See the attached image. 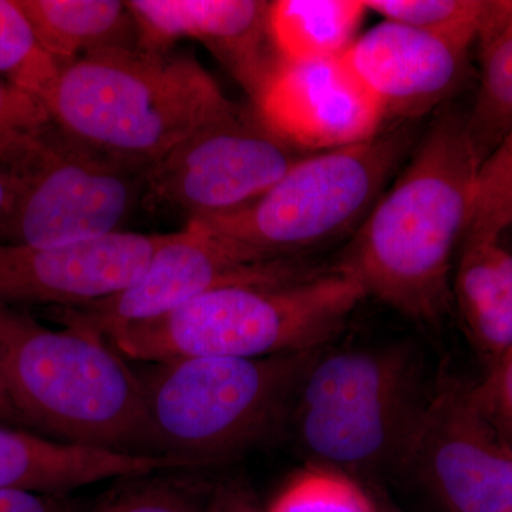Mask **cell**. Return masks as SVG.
I'll return each instance as SVG.
<instances>
[{
    "instance_id": "6da1fadb",
    "label": "cell",
    "mask_w": 512,
    "mask_h": 512,
    "mask_svg": "<svg viewBox=\"0 0 512 512\" xmlns=\"http://www.w3.org/2000/svg\"><path fill=\"white\" fill-rule=\"evenodd\" d=\"M478 168L467 120L447 114L356 229L338 265L367 296L416 322H439L453 299V254L466 234Z\"/></svg>"
},
{
    "instance_id": "7a4b0ae2",
    "label": "cell",
    "mask_w": 512,
    "mask_h": 512,
    "mask_svg": "<svg viewBox=\"0 0 512 512\" xmlns=\"http://www.w3.org/2000/svg\"><path fill=\"white\" fill-rule=\"evenodd\" d=\"M42 103L64 136L143 170L241 110L194 56L141 46L99 50L60 67Z\"/></svg>"
},
{
    "instance_id": "3957f363",
    "label": "cell",
    "mask_w": 512,
    "mask_h": 512,
    "mask_svg": "<svg viewBox=\"0 0 512 512\" xmlns=\"http://www.w3.org/2000/svg\"><path fill=\"white\" fill-rule=\"evenodd\" d=\"M0 365L25 426L69 443L154 456L143 383L103 336L49 328L0 303Z\"/></svg>"
},
{
    "instance_id": "277c9868",
    "label": "cell",
    "mask_w": 512,
    "mask_h": 512,
    "mask_svg": "<svg viewBox=\"0 0 512 512\" xmlns=\"http://www.w3.org/2000/svg\"><path fill=\"white\" fill-rule=\"evenodd\" d=\"M367 293L342 266L276 282L222 286L163 318L107 336L127 359H258L326 348Z\"/></svg>"
},
{
    "instance_id": "5b68a950",
    "label": "cell",
    "mask_w": 512,
    "mask_h": 512,
    "mask_svg": "<svg viewBox=\"0 0 512 512\" xmlns=\"http://www.w3.org/2000/svg\"><path fill=\"white\" fill-rule=\"evenodd\" d=\"M431 384L421 349L407 340L326 346L302 376L288 419L312 464L352 477L394 470Z\"/></svg>"
},
{
    "instance_id": "8992f818",
    "label": "cell",
    "mask_w": 512,
    "mask_h": 512,
    "mask_svg": "<svg viewBox=\"0 0 512 512\" xmlns=\"http://www.w3.org/2000/svg\"><path fill=\"white\" fill-rule=\"evenodd\" d=\"M319 350L156 363L140 376L151 450L183 467L215 463L254 446L288 419L299 382Z\"/></svg>"
},
{
    "instance_id": "52a82bcc",
    "label": "cell",
    "mask_w": 512,
    "mask_h": 512,
    "mask_svg": "<svg viewBox=\"0 0 512 512\" xmlns=\"http://www.w3.org/2000/svg\"><path fill=\"white\" fill-rule=\"evenodd\" d=\"M412 146L409 131H386L355 146L309 154L262 197L200 222L265 259H288L365 221Z\"/></svg>"
},
{
    "instance_id": "ba28073f",
    "label": "cell",
    "mask_w": 512,
    "mask_h": 512,
    "mask_svg": "<svg viewBox=\"0 0 512 512\" xmlns=\"http://www.w3.org/2000/svg\"><path fill=\"white\" fill-rule=\"evenodd\" d=\"M148 170L82 146L53 124L25 173L0 244L55 247L107 237L144 201Z\"/></svg>"
},
{
    "instance_id": "9c48e42d",
    "label": "cell",
    "mask_w": 512,
    "mask_h": 512,
    "mask_svg": "<svg viewBox=\"0 0 512 512\" xmlns=\"http://www.w3.org/2000/svg\"><path fill=\"white\" fill-rule=\"evenodd\" d=\"M394 470L447 512H512V446L456 377L431 384Z\"/></svg>"
},
{
    "instance_id": "30bf717a",
    "label": "cell",
    "mask_w": 512,
    "mask_h": 512,
    "mask_svg": "<svg viewBox=\"0 0 512 512\" xmlns=\"http://www.w3.org/2000/svg\"><path fill=\"white\" fill-rule=\"evenodd\" d=\"M306 156L255 111L241 109L202 127L151 167L143 202L188 222L224 217L258 200Z\"/></svg>"
},
{
    "instance_id": "8fae6325",
    "label": "cell",
    "mask_w": 512,
    "mask_h": 512,
    "mask_svg": "<svg viewBox=\"0 0 512 512\" xmlns=\"http://www.w3.org/2000/svg\"><path fill=\"white\" fill-rule=\"evenodd\" d=\"M313 269L293 258L265 261L200 222L170 232L150 264L117 295L80 308H47V318L62 326L92 330L107 338L177 311L198 296L237 284L298 278Z\"/></svg>"
},
{
    "instance_id": "7c38bea8",
    "label": "cell",
    "mask_w": 512,
    "mask_h": 512,
    "mask_svg": "<svg viewBox=\"0 0 512 512\" xmlns=\"http://www.w3.org/2000/svg\"><path fill=\"white\" fill-rule=\"evenodd\" d=\"M168 235L121 231L55 247L0 244V303L47 309L104 301L143 274Z\"/></svg>"
},
{
    "instance_id": "4fadbf2b",
    "label": "cell",
    "mask_w": 512,
    "mask_h": 512,
    "mask_svg": "<svg viewBox=\"0 0 512 512\" xmlns=\"http://www.w3.org/2000/svg\"><path fill=\"white\" fill-rule=\"evenodd\" d=\"M252 100L272 133L309 154L370 140L386 120L382 104L343 56L279 62Z\"/></svg>"
},
{
    "instance_id": "5bb4252c",
    "label": "cell",
    "mask_w": 512,
    "mask_h": 512,
    "mask_svg": "<svg viewBox=\"0 0 512 512\" xmlns=\"http://www.w3.org/2000/svg\"><path fill=\"white\" fill-rule=\"evenodd\" d=\"M140 46L167 52L175 40H198L247 90L251 99L281 62L269 36L271 2L264 0H131Z\"/></svg>"
},
{
    "instance_id": "9a60e30c",
    "label": "cell",
    "mask_w": 512,
    "mask_h": 512,
    "mask_svg": "<svg viewBox=\"0 0 512 512\" xmlns=\"http://www.w3.org/2000/svg\"><path fill=\"white\" fill-rule=\"evenodd\" d=\"M468 50L402 23L383 20L357 36L343 59L384 114L416 119L456 92Z\"/></svg>"
},
{
    "instance_id": "2e32d148",
    "label": "cell",
    "mask_w": 512,
    "mask_h": 512,
    "mask_svg": "<svg viewBox=\"0 0 512 512\" xmlns=\"http://www.w3.org/2000/svg\"><path fill=\"white\" fill-rule=\"evenodd\" d=\"M178 467L150 454L119 453L0 427V490L66 495L111 478L146 477Z\"/></svg>"
},
{
    "instance_id": "e0dca14e",
    "label": "cell",
    "mask_w": 512,
    "mask_h": 512,
    "mask_svg": "<svg viewBox=\"0 0 512 512\" xmlns=\"http://www.w3.org/2000/svg\"><path fill=\"white\" fill-rule=\"evenodd\" d=\"M468 338L494 365L512 352V251L500 241L463 247L453 286Z\"/></svg>"
},
{
    "instance_id": "ac0fdd59",
    "label": "cell",
    "mask_w": 512,
    "mask_h": 512,
    "mask_svg": "<svg viewBox=\"0 0 512 512\" xmlns=\"http://www.w3.org/2000/svg\"><path fill=\"white\" fill-rule=\"evenodd\" d=\"M59 66L99 50L140 46L133 13L120 0H16Z\"/></svg>"
},
{
    "instance_id": "d6986e66",
    "label": "cell",
    "mask_w": 512,
    "mask_h": 512,
    "mask_svg": "<svg viewBox=\"0 0 512 512\" xmlns=\"http://www.w3.org/2000/svg\"><path fill=\"white\" fill-rule=\"evenodd\" d=\"M369 12L365 0H276L269 36L281 62L335 59L348 52Z\"/></svg>"
},
{
    "instance_id": "ffe728a7",
    "label": "cell",
    "mask_w": 512,
    "mask_h": 512,
    "mask_svg": "<svg viewBox=\"0 0 512 512\" xmlns=\"http://www.w3.org/2000/svg\"><path fill=\"white\" fill-rule=\"evenodd\" d=\"M476 42L481 82L467 130L481 165L512 127V0H487Z\"/></svg>"
},
{
    "instance_id": "44dd1931",
    "label": "cell",
    "mask_w": 512,
    "mask_h": 512,
    "mask_svg": "<svg viewBox=\"0 0 512 512\" xmlns=\"http://www.w3.org/2000/svg\"><path fill=\"white\" fill-rule=\"evenodd\" d=\"M16 0H0V79L40 101L59 74Z\"/></svg>"
},
{
    "instance_id": "7402d4cb",
    "label": "cell",
    "mask_w": 512,
    "mask_h": 512,
    "mask_svg": "<svg viewBox=\"0 0 512 512\" xmlns=\"http://www.w3.org/2000/svg\"><path fill=\"white\" fill-rule=\"evenodd\" d=\"M369 12L470 50L477 40L484 0H365Z\"/></svg>"
},
{
    "instance_id": "603a6c76",
    "label": "cell",
    "mask_w": 512,
    "mask_h": 512,
    "mask_svg": "<svg viewBox=\"0 0 512 512\" xmlns=\"http://www.w3.org/2000/svg\"><path fill=\"white\" fill-rule=\"evenodd\" d=\"M512 227V127L478 168L463 247L500 241Z\"/></svg>"
},
{
    "instance_id": "cb8c5ba5",
    "label": "cell",
    "mask_w": 512,
    "mask_h": 512,
    "mask_svg": "<svg viewBox=\"0 0 512 512\" xmlns=\"http://www.w3.org/2000/svg\"><path fill=\"white\" fill-rule=\"evenodd\" d=\"M266 512H376V500L355 477L311 464L279 491Z\"/></svg>"
},
{
    "instance_id": "d4e9b609",
    "label": "cell",
    "mask_w": 512,
    "mask_h": 512,
    "mask_svg": "<svg viewBox=\"0 0 512 512\" xmlns=\"http://www.w3.org/2000/svg\"><path fill=\"white\" fill-rule=\"evenodd\" d=\"M52 128L42 101L0 79V164L25 173L42 153Z\"/></svg>"
},
{
    "instance_id": "484cf974",
    "label": "cell",
    "mask_w": 512,
    "mask_h": 512,
    "mask_svg": "<svg viewBox=\"0 0 512 512\" xmlns=\"http://www.w3.org/2000/svg\"><path fill=\"white\" fill-rule=\"evenodd\" d=\"M205 504L180 485L153 480L136 483L83 512H204Z\"/></svg>"
},
{
    "instance_id": "4316f807",
    "label": "cell",
    "mask_w": 512,
    "mask_h": 512,
    "mask_svg": "<svg viewBox=\"0 0 512 512\" xmlns=\"http://www.w3.org/2000/svg\"><path fill=\"white\" fill-rule=\"evenodd\" d=\"M474 393L485 414L512 446V352L490 366Z\"/></svg>"
},
{
    "instance_id": "83f0119b",
    "label": "cell",
    "mask_w": 512,
    "mask_h": 512,
    "mask_svg": "<svg viewBox=\"0 0 512 512\" xmlns=\"http://www.w3.org/2000/svg\"><path fill=\"white\" fill-rule=\"evenodd\" d=\"M76 501L66 495L0 490V512H83Z\"/></svg>"
},
{
    "instance_id": "f1b7e54d",
    "label": "cell",
    "mask_w": 512,
    "mask_h": 512,
    "mask_svg": "<svg viewBox=\"0 0 512 512\" xmlns=\"http://www.w3.org/2000/svg\"><path fill=\"white\" fill-rule=\"evenodd\" d=\"M20 185H22L20 175L0 164V237L18 200Z\"/></svg>"
},
{
    "instance_id": "f546056e",
    "label": "cell",
    "mask_w": 512,
    "mask_h": 512,
    "mask_svg": "<svg viewBox=\"0 0 512 512\" xmlns=\"http://www.w3.org/2000/svg\"><path fill=\"white\" fill-rule=\"evenodd\" d=\"M204 512H261L245 495L237 491L222 490L214 495L207 504Z\"/></svg>"
},
{
    "instance_id": "4dcf8cb0",
    "label": "cell",
    "mask_w": 512,
    "mask_h": 512,
    "mask_svg": "<svg viewBox=\"0 0 512 512\" xmlns=\"http://www.w3.org/2000/svg\"><path fill=\"white\" fill-rule=\"evenodd\" d=\"M0 423L22 424V420H20L19 414L16 413L12 400H10L2 365H0Z\"/></svg>"
},
{
    "instance_id": "1f68e13d",
    "label": "cell",
    "mask_w": 512,
    "mask_h": 512,
    "mask_svg": "<svg viewBox=\"0 0 512 512\" xmlns=\"http://www.w3.org/2000/svg\"><path fill=\"white\" fill-rule=\"evenodd\" d=\"M376 512H397V511L390 510V508H387L386 505L377 504V501H376Z\"/></svg>"
},
{
    "instance_id": "d6a6232c",
    "label": "cell",
    "mask_w": 512,
    "mask_h": 512,
    "mask_svg": "<svg viewBox=\"0 0 512 512\" xmlns=\"http://www.w3.org/2000/svg\"><path fill=\"white\" fill-rule=\"evenodd\" d=\"M510 229H512V227ZM510 229H508V231H510Z\"/></svg>"
}]
</instances>
